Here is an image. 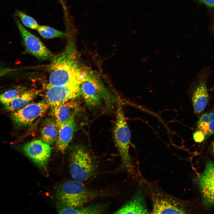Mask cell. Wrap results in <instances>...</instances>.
<instances>
[{"mask_svg": "<svg viewBox=\"0 0 214 214\" xmlns=\"http://www.w3.org/2000/svg\"><path fill=\"white\" fill-rule=\"evenodd\" d=\"M69 47L53 57L48 67L49 83L51 86L71 84H81L91 73L81 67Z\"/></svg>", "mask_w": 214, "mask_h": 214, "instance_id": "obj_1", "label": "cell"}, {"mask_svg": "<svg viewBox=\"0 0 214 214\" xmlns=\"http://www.w3.org/2000/svg\"><path fill=\"white\" fill-rule=\"evenodd\" d=\"M152 204L151 214H186L188 213L184 201L163 190L155 181L142 178L140 180Z\"/></svg>", "mask_w": 214, "mask_h": 214, "instance_id": "obj_2", "label": "cell"}, {"mask_svg": "<svg viewBox=\"0 0 214 214\" xmlns=\"http://www.w3.org/2000/svg\"><path fill=\"white\" fill-rule=\"evenodd\" d=\"M82 182L73 179L60 185L56 194L59 207L80 208L105 195L103 191L87 188Z\"/></svg>", "mask_w": 214, "mask_h": 214, "instance_id": "obj_3", "label": "cell"}, {"mask_svg": "<svg viewBox=\"0 0 214 214\" xmlns=\"http://www.w3.org/2000/svg\"><path fill=\"white\" fill-rule=\"evenodd\" d=\"M116 112L113 131L114 141L121 157L122 166L130 172L133 170L129 154L131 134L119 100L117 103Z\"/></svg>", "mask_w": 214, "mask_h": 214, "instance_id": "obj_4", "label": "cell"}, {"mask_svg": "<svg viewBox=\"0 0 214 214\" xmlns=\"http://www.w3.org/2000/svg\"><path fill=\"white\" fill-rule=\"evenodd\" d=\"M69 158L70 172L73 179L83 182L96 173L97 167L96 160L84 147L77 145L73 147Z\"/></svg>", "mask_w": 214, "mask_h": 214, "instance_id": "obj_5", "label": "cell"}, {"mask_svg": "<svg viewBox=\"0 0 214 214\" xmlns=\"http://www.w3.org/2000/svg\"><path fill=\"white\" fill-rule=\"evenodd\" d=\"M80 93L86 105L90 107L100 106L103 102L107 108H111L116 102L115 97L92 73L81 84Z\"/></svg>", "mask_w": 214, "mask_h": 214, "instance_id": "obj_6", "label": "cell"}, {"mask_svg": "<svg viewBox=\"0 0 214 214\" xmlns=\"http://www.w3.org/2000/svg\"><path fill=\"white\" fill-rule=\"evenodd\" d=\"M50 107L45 99L37 102L29 103L20 109L13 112L11 118L17 126H28L42 116Z\"/></svg>", "mask_w": 214, "mask_h": 214, "instance_id": "obj_7", "label": "cell"}, {"mask_svg": "<svg viewBox=\"0 0 214 214\" xmlns=\"http://www.w3.org/2000/svg\"><path fill=\"white\" fill-rule=\"evenodd\" d=\"M80 84H71L60 86L48 85L45 99L50 107L72 100L81 95Z\"/></svg>", "mask_w": 214, "mask_h": 214, "instance_id": "obj_8", "label": "cell"}, {"mask_svg": "<svg viewBox=\"0 0 214 214\" xmlns=\"http://www.w3.org/2000/svg\"><path fill=\"white\" fill-rule=\"evenodd\" d=\"M15 22L26 51L39 59H51L52 54L40 40L26 29L18 19Z\"/></svg>", "mask_w": 214, "mask_h": 214, "instance_id": "obj_9", "label": "cell"}, {"mask_svg": "<svg viewBox=\"0 0 214 214\" xmlns=\"http://www.w3.org/2000/svg\"><path fill=\"white\" fill-rule=\"evenodd\" d=\"M205 169L198 177V183L203 204L210 208L214 206V163L208 160Z\"/></svg>", "mask_w": 214, "mask_h": 214, "instance_id": "obj_10", "label": "cell"}, {"mask_svg": "<svg viewBox=\"0 0 214 214\" xmlns=\"http://www.w3.org/2000/svg\"><path fill=\"white\" fill-rule=\"evenodd\" d=\"M23 149L26 156L37 166L45 168L51 154L50 145L37 139L25 144Z\"/></svg>", "mask_w": 214, "mask_h": 214, "instance_id": "obj_11", "label": "cell"}, {"mask_svg": "<svg viewBox=\"0 0 214 214\" xmlns=\"http://www.w3.org/2000/svg\"><path fill=\"white\" fill-rule=\"evenodd\" d=\"M146 193L141 182L131 199L115 214H147L149 213L146 202Z\"/></svg>", "mask_w": 214, "mask_h": 214, "instance_id": "obj_12", "label": "cell"}, {"mask_svg": "<svg viewBox=\"0 0 214 214\" xmlns=\"http://www.w3.org/2000/svg\"><path fill=\"white\" fill-rule=\"evenodd\" d=\"M75 115H73L66 122L58 126V134L56 145L57 149L62 153H64L76 130L77 125Z\"/></svg>", "mask_w": 214, "mask_h": 214, "instance_id": "obj_13", "label": "cell"}, {"mask_svg": "<svg viewBox=\"0 0 214 214\" xmlns=\"http://www.w3.org/2000/svg\"><path fill=\"white\" fill-rule=\"evenodd\" d=\"M50 107L51 114L58 126L75 115L78 110L76 103L71 100Z\"/></svg>", "mask_w": 214, "mask_h": 214, "instance_id": "obj_14", "label": "cell"}, {"mask_svg": "<svg viewBox=\"0 0 214 214\" xmlns=\"http://www.w3.org/2000/svg\"><path fill=\"white\" fill-rule=\"evenodd\" d=\"M209 95L205 81H201L194 90L192 97V101L194 111L199 114L206 107L208 102Z\"/></svg>", "mask_w": 214, "mask_h": 214, "instance_id": "obj_15", "label": "cell"}, {"mask_svg": "<svg viewBox=\"0 0 214 214\" xmlns=\"http://www.w3.org/2000/svg\"><path fill=\"white\" fill-rule=\"evenodd\" d=\"M39 93L38 90L34 89L26 90L13 99L4 105L5 109L13 112L20 109L29 103Z\"/></svg>", "mask_w": 214, "mask_h": 214, "instance_id": "obj_16", "label": "cell"}, {"mask_svg": "<svg viewBox=\"0 0 214 214\" xmlns=\"http://www.w3.org/2000/svg\"><path fill=\"white\" fill-rule=\"evenodd\" d=\"M58 132V126L54 120L47 119L41 129V140L49 145L52 144L57 140Z\"/></svg>", "mask_w": 214, "mask_h": 214, "instance_id": "obj_17", "label": "cell"}, {"mask_svg": "<svg viewBox=\"0 0 214 214\" xmlns=\"http://www.w3.org/2000/svg\"><path fill=\"white\" fill-rule=\"evenodd\" d=\"M105 206L95 204L79 208L59 207L58 212L60 214H100L106 211Z\"/></svg>", "mask_w": 214, "mask_h": 214, "instance_id": "obj_18", "label": "cell"}, {"mask_svg": "<svg viewBox=\"0 0 214 214\" xmlns=\"http://www.w3.org/2000/svg\"><path fill=\"white\" fill-rule=\"evenodd\" d=\"M37 30L41 36L45 38L62 37L65 36L64 32L46 25L40 26Z\"/></svg>", "mask_w": 214, "mask_h": 214, "instance_id": "obj_19", "label": "cell"}, {"mask_svg": "<svg viewBox=\"0 0 214 214\" xmlns=\"http://www.w3.org/2000/svg\"><path fill=\"white\" fill-rule=\"evenodd\" d=\"M27 90L22 87H19L7 91L1 94L0 100L1 103L5 105Z\"/></svg>", "mask_w": 214, "mask_h": 214, "instance_id": "obj_20", "label": "cell"}, {"mask_svg": "<svg viewBox=\"0 0 214 214\" xmlns=\"http://www.w3.org/2000/svg\"><path fill=\"white\" fill-rule=\"evenodd\" d=\"M16 14L23 25L32 29L37 30L40 26L34 18L19 10L17 11Z\"/></svg>", "mask_w": 214, "mask_h": 214, "instance_id": "obj_21", "label": "cell"}, {"mask_svg": "<svg viewBox=\"0 0 214 214\" xmlns=\"http://www.w3.org/2000/svg\"><path fill=\"white\" fill-rule=\"evenodd\" d=\"M197 126V129L202 131L206 138L214 133V120L209 122H202Z\"/></svg>", "mask_w": 214, "mask_h": 214, "instance_id": "obj_22", "label": "cell"}, {"mask_svg": "<svg viewBox=\"0 0 214 214\" xmlns=\"http://www.w3.org/2000/svg\"><path fill=\"white\" fill-rule=\"evenodd\" d=\"M193 136L194 141L198 143L202 142L206 138V136L203 132L198 130L193 133Z\"/></svg>", "mask_w": 214, "mask_h": 214, "instance_id": "obj_23", "label": "cell"}, {"mask_svg": "<svg viewBox=\"0 0 214 214\" xmlns=\"http://www.w3.org/2000/svg\"><path fill=\"white\" fill-rule=\"evenodd\" d=\"M210 119L209 117L208 113L206 112L203 114L201 117L196 123L197 126L200 123L202 122H209Z\"/></svg>", "mask_w": 214, "mask_h": 214, "instance_id": "obj_24", "label": "cell"}, {"mask_svg": "<svg viewBox=\"0 0 214 214\" xmlns=\"http://www.w3.org/2000/svg\"><path fill=\"white\" fill-rule=\"evenodd\" d=\"M207 6L214 8V0H199Z\"/></svg>", "mask_w": 214, "mask_h": 214, "instance_id": "obj_25", "label": "cell"}, {"mask_svg": "<svg viewBox=\"0 0 214 214\" xmlns=\"http://www.w3.org/2000/svg\"><path fill=\"white\" fill-rule=\"evenodd\" d=\"M208 115L210 122L214 120V113L213 111H211L208 113Z\"/></svg>", "mask_w": 214, "mask_h": 214, "instance_id": "obj_26", "label": "cell"}, {"mask_svg": "<svg viewBox=\"0 0 214 214\" xmlns=\"http://www.w3.org/2000/svg\"><path fill=\"white\" fill-rule=\"evenodd\" d=\"M211 148L212 152L214 154V141L212 143Z\"/></svg>", "mask_w": 214, "mask_h": 214, "instance_id": "obj_27", "label": "cell"}, {"mask_svg": "<svg viewBox=\"0 0 214 214\" xmlns=\"http://www.w3.org/2000/svg\"><path fill=\"white\" fill-rule=\"evenodd\" d=\"M213 28H214V26H213Z\"/></svg>", "mask_w": 214, "mask_h": 214, "instance_id": "obj_28", "label": "cell"}]
</instances>
